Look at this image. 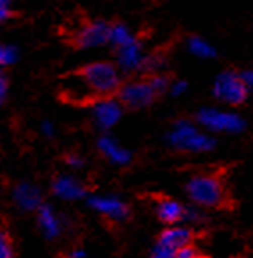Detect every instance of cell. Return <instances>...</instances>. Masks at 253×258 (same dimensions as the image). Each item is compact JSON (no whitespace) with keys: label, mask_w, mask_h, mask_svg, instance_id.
Masks as SVG:
<instances>
[{"label":"cell","mask_w":253,"mask_h":258,"mask_svg":"<svg viewBox=\"0 0 253 258\" xmlns=\"http://www.w3.org/2000/svg\"><path fill=\"white\" fill-rule=\"evenodd\" d=\"M63 95L75 103H96L116 95L121 86L120 72L111 62H91L63 79Z\"/></svg>","instance_id":"cell-1"},{"label":"cell","mask_w":253,"mask_h":258,"mask_svg":"<svg viewBox=\"0 0 253 258\" xmlns=\"http://www.w3.org/2000/svg\"><path fill=\"white\" fill-rule=\"evenodd\" d=\"M185 190L194 203L207 207V209L234 210L235 205H237L234 200V194L228 187L227 171L225 169L198 173L187 182Z\"/></svg>","instance_id":"cell-2"},{"label":"cell","mask_w":253,"mask_h":258,"mask_svg":"<svg viewBox=\"0 0 253 258\" xmlns=\"http://www.w3.org/2000/svg\"><path fill=\"white\" fill-rule=\"evenodd\" d=\"M111 23L102 20H84L79 23L70 36V41L75 48H94L109 43Z\"/></svg>","instance_id":"cell-3"},{"label":"cell","mask_w":253,"mask_h":258,"mask_svg":"<svg viewBox=\"0 0 253 258\" xmlns=\"http://www.w3.org/2000/svg\"><path fill=\"white\" fill-rule=\"evenodd\" d=\"M116 95H118V102L125 109H130V110H137L141 107L150 105L159 96L157 91L151 88L148 77L144 80H132V82L121 84Z\"/></svg>","instance_id":"cell-4"},{"label":"cell","mask_w":253,"mask_h":258,"mask_svg":"<svg viewBox=\"0 0 253 258\" xmlns=\"http://www.w3.org/2000/svg\"><path fill=\"white\" fill-rule=\"evenodd\" d=\"M214 96L228 105H241L248 96V86H246L242 75L228 70V72L219 73L216 79Z\"/></svg>","instance_id":"cell-5"},{"label":"cell","mask_w":253,"mask_h":258,"mask_svg":"<svg viewBox=\"0 0 253 258\" xmlns=\"http://www.w3.org/2000/svg\"><path fill=\"white\" fill-rule=\"evenodd\" d=\"M146 198L154 203L155 212H157V217H159L161 223L164 224H175L178 221H182L184 217V207L173 200V198L166 196V194L161 192H154V194H146Z\"/></svg>","instance_id":"cell-6"},{"label":"cell","mask_w":253,"mask_h":258,"mask_svg":"<svg viewBox=\"0 0 253 258\" xmlns=\"http://www.w3.org/2000/svg\"><path fill=\"white\" fill-rule=\"evenodd\" d=\"M198 119L204 123L205 126L212 130H227V132H237V130L244 128V121L239 116L230 112H221V110H212L205 109L198 114Z\"/></svg>","instance_id":"cell-7"},{"label":"cell","mask_w":253,"mask_h":258,"mask_svg":"<svg viewBox=\"0 0 253 258\" xmlns=\"http://www.w3.org/2000/svg\"><path fill=\"white\" fill-rule=\"evenodd\" d=\"M194 239H196V233H194L193 230H189V228L171 226L159 233V237H157V246L166 247V249L177 253V251L182 249V247L193 246Z\"/></svg>","instance_id":"cell-8"},{"label":"cell","mask_w":253,"mask_h":258,"mask_svg":"<svg viewBox=\"0 0 253 258\" xmlns=\"http://www.w3.org/2000/svg\"><path fill=\"white\" fill-rule=\"evenodd\" d=\"M171 141L175 145L182 146V148H191V150H207L212 146V141L207 139L205 136L198 134L196 130L193 128L187 123H178L177 130L171 136Z\"/></svg>","instance_id":"cell-9"},{"label":"cell","mask_w":253,"mask_h":258,"mask_svg":"<svg viewBox=\"0 0 253 258\" xmlns=\"http://www.w3.org/2000/svg\"><path fill=\"white\" fill-rule=\"evenodd\" d=\"M116 57H118V64L125 72H136V70L143 68V48H141V43L137 38H134L132 41H129L127 45L118 46L116 48Z\"/></svg>","instance_id":"cell-10"},{"label":"cell","mask_w":253,"mask_h":258,"mask_svg":"<svg viewBox=\"0 0 253 258\" xmlns=\"http://www.w3.org/2000/svg\"><path fill=\"white\" fill-rule=\"evenodd\" d=\"M120 116H121V105L120 102L113 100V96L111 98H102L94 103V119L104 128L113 126L120 119Z\"/></svg>","instance_id":"cell-11"},{"label":"cell","mask_w":253,"mask_h":258,"mask_svg":"<svg viewBox=\"0 0 253 258\" xmlns=\"http://www.w3.org/2000/svg\"><path fill=\"white\" fill-rule=\"evenodd\" d=\"M0 258H15V244L9 226L6 221L0 219Z\"/></svg>","instance_id":"cell-12"},{"label":"cell","mask_w":253,"mask_h":258,"mask_svg":"<svg viewBox=\"0 0 253 258\" xmlns=\"http://www.w3.org/2000/svg\"><path fill=\"white\" fill-rule=\"evenodd\" d=\"M189 50L194 53L196 57H201V59H211V57H216V50L214 46H211L207 41H204L201 38H191L187 43Z\"/></svg>","instance_id":"cell-13"},{"label":"cell","mask_w":253,"mask_h":258,"mask_svg":"<svg viewBox=\"0 0 253 258\" xmlns=\"http://www.w3.org/2000/svg\"><path fill=\"white\" fill-rule=\"evenodd\" d=\"M132 39H134V36L130 34V31L123 25V23H113V25H111V39L109 41L113 43L116 48L118 46L127 45V43L132 41Z\"/></svg>","instance_id":"cell-14"},{"label":"cell","mask_w":253,"mask_h":258,"mask_svg":"<svg viewBox=\"0 0 253 258\" xmlns=\"http://www.w3.org/2000/svg\"><path fill=\"white\" fill-rule=\"evenodd\" d=\"M148 80H150V84H151V88L157 91V95H163V93H166L168 89L171 88L170 86V77H166V75H150L148 77Z\"/></svg>","instance_id":"cell-15"},{"label":"cell","mask_w":253,"mask_h":258,"mask_svg":"<svg viewBox=\"0 0 253 258\" xmlns=\"http://www.w3.org/2000/svg\"><path fill=\"white\" fill-rule=\"evenodd\" d=\"M100 146H102V150L106 153H109L111 157H113L114 160H125L127 159V153L123 152V150H120L116 145H114L113 141L109 139H102L100 141Z\"/></svg>","instance_id":"cell-16"},{"label":"cell","mask_w":253,"mask_h":258,"mask_svg":"<svg viewBox=\"0 0 253 258\" xmlns=\"http://www.w3.org/2000/svg\"><path fill=\"white\" fill-rule=\"evenodd\" d=\"M18 59V50L15 46L0 45V68L6 64H13Z\"/></svg>","instance_id":"cell-17"},{"label":"cell","mask_w":253,"mask_h":258,"mask_svg":"<svg viewBox=\"0 0 253 258\" xmlns=\"http://www.w3.org/2000/svg\"><path fill=\"white\" fill-rule=\"evenodd\" d=\"M175 258H211L207 256V254L200 253V251L193 246H187V247H182V249L177 251V254H175Z\"/></svg>","instance_id":"cell-18"},{"label":"cell","mask_w":253,"mask_h":258,"mask_svg":"<svg viewBox=\"0 0 253 258\" xmlns=\"http://www.w3.org/2000/svg\"><path fill=\"white\" fill-rule=\"evenodd\" d=\"M8 91H9V80H8V77H6L4 73L0 72V103L6 100Z\"/></svg>","instance_id":"cell-19"},{"label":"cell","mask_w":253,"mask_h":258,"mask_svg":"<svg viewBox=\"0 0 253 258\" xmlns=\"http://www.w3.org/2000/svg\"><path fill=\"white\" fill-rule=\"evenodd\" d=\"M241 75H242V79H244V82H246V86H248V89H253V70L241 73Z\"/></svg>","instance_id":"cell-20"},{"label":"cell","mask_w":253,"mask_h":258,"mask_svg":"<svg viewBox=\"0 0 253 258\" xmlns=\"http://www.w3.org/2000/svg\"><path fill=\"white\" fill-rule=\"evenodd\" d=\"M170 89H171L173 95H180L182 91H185V82H177L175 86H171Z\"/></svg>","instance_id":"cell-21"},{"label":"cell","mask_w":253,"mask_h":258,"mask_svg":"<svg viewBox=\"0 0 253 258\" xmlns=\"http://www.w3.org/2000/svg\"><path fill=\"white\" fill-rule=\"evenodd\" d=\"M0 4H9V0H0Z\"/></svg>","instance_id":"cell-22"},{"label":"cell","mask_w":253,"mask_h":258,"mask_svg":"<svg viewBox=\"0 0 253 258\" xmlns=\"http://www.w3.org/2000/svg\"><path fill=\"white\" fill-rule=\"evenodd\" d=\"M235 258H242V256H235Z\"/></svg>","instance_id":"cell-23"}]
</instances>
